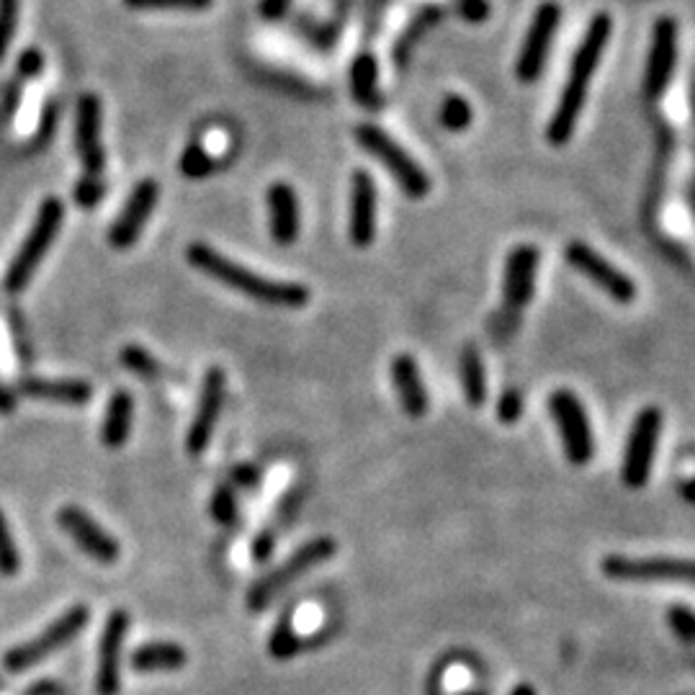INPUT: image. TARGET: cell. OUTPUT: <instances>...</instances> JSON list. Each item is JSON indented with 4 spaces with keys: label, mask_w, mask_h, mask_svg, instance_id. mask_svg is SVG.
<instances>
[{
    "label": "cell",
    "mask_w": 695,
    "mask_h": 695,
    "mask_svg": "<svg viewBox=\"0 0 695 695\" xmlns=\"http://www.w3.org/2000/svg\"><path fill=\"white\" fill-rule=\"evenodd\" d=\"M610 32H614V19H610L608 13H595L593 21L585 29L583 42H580L577 52H574L570 75H566L556 111L549 122L547 140L551 145L562 147L572 140L574 126H577L580 113H583L587 88H591L593 75L598 70L603 49H606V44L610 42Z\"/></svg>",
    "instance_id": "1"
},
{
    "label": "cell",
    "mask_w": 695,
    "mask_h": 695,
    "mask_svg": "<svg viewBox=\"0 0 695 695\" xmlns=\"http://www.w3.org/2000/svg\"><path fill=\"white\" fill-rule=\"evenodd\" d=\"M186 258L194 268H199L201 274H207L214 282L230 286L245 297H251L261 305L271 307H284V309H299L309 301V289L301 284H289V282H276V278H268L263 274H255V271L240 266V263L230 261L227 255H222L214 247L194 243L188 245Z\"/></svg>",
    "instance_id": "2"
},
{
    "label": "cell",
    "mask_w": 695,
    "mask_h": 695,
    "mask_svg": "<svg viewBox=\"0 0 695 695\" xmlns=\"http://www.w3.org/2000/svg\"><path fill=\"white\" fill-rule=\"evenodd\" d=\"M536 271H539V251L533 245H518L508 255L503 282V309L493 317V332L500 343H508V338L520 324V312L531 305Z\"/></svg>",
    "instance_id": "3"
},
{
    "label": "cell",
    "mask_w": 695,
    "mask_h": 695,
    "mask_svg": "<svg viewBox=\"0 0 695 695\" xmlns=\"http://www.w3.org/2000/svg\"><path fill=\"white\" fill-rule=\"evenodd\" d=\"M63 217H65V207L57 196H49V199L42 201L40 211H36V222L24 243H21L16 258L11 261L9 271H5L3 278V289L9 294H19L26 289V284L32 282V276L40 268V263L44 261V255L55 243L59 227H63Z\"/></svg>",
    "instance_id": "4"
},
{
    "label": "cell",
    "mask_w": 695,
    "mask_h": 695,
    "mask_svg": "<svg viewBox=\"0 0 695 695\" xmlns=\"http://www.w3.org/2000/svg\"><path fill=\"white\" fill-rule=\"evenodd\" d=\"M335 551L338 543L332 541L330 536H320V539L307 541L305 547H299L286 562L278 564L276 570H271L268 574H263L258 583L251 587V593H247V608H251L253 614L266 610L268 603L274 600L278 593H284L294 580L305 577L309 570H315V566H320L322 562L335 556Z\"/></svg>",
    "instance_id": "5"
},
{
    "label": "cell",
    "mask_w": 695,
    "mask_h": 695,
    "mask_svg": "<svg viewBox=\"0 0 695 695\" xmlns=\"http://www.w3.org/2000/svg\"><path fill=\"white\" fill-rule=\"evenodd\" d=\"M88 618H90L88 606L67 608L57 621H52L47 629H44L42 633H36L34 639L9 649V652L3 654V670L13 672V675L32 670L34 664L47 660L49 654H55L57 649H63L67 644V641H73L75 637H78V633L88 626Z\"/></svg>",
    "instance_id": "6"
},
{
    "label": "cell",
    "mask_w": 695,
    "mask_h": 695,
    "mask_svg": "<svg viewBox=\"0 0 695 695\" xmlns=\"http://www.w3.org/2000/svg\"><path fill=\"white\" fill-rule=\"evenodd\" d=\"M356 142L368 155L376 157L384 168L391 173L397 186L410 196V199H426L430 194V178L418 163L407 155V150L397 145L387 132L374 124H361L356 130Z\"/></svg>",
    "instance_id": "7"
},
{
    "label": "cell",
    "mask_w": 695,
    "mask_h": 695,
    "mask_svg": "<svg viewBox=\"0 0 695 695\" xmlns=\"http://www.w3.org/2000/svg\"><path fill=\"white\" fill-rule=\"evenodd\" d=\"M551 418L556 422L559 435H562L564 456L574 466H587L595 456V433L587 418L583 402L572 391L559 389L549 399Z\"/></svg>",
    "instance_id": "8"
},
{
    "label": "cell",
    "mask_w": 695,
    "mask_h": 695,
    "mask_svg": "<svg viewBox=\"0 0 695 695\" xmlns=\"http://www.w3.org/2000/svg\"><path fill=\"white\" fill-rule=\"evenodd\" d=\"M662 433V412L657 407H644L633 420L629 441L624 451L621 479L629 489H641L652 477L657 445Z\"/></svg>",
    "instance_id": "9"
},
{
    "label": "cell",
    "mask_w": 695,
    "mask_h": 695,
    "mask_svg": "<svg viewBox=\"0 0 695 695\" xmlns=\"http://www.w3.org/2000/svg\"><path fill=\"white\" fill-rule=\"evenodd\" d=\"M564 258L577 274L591 278L600 291H606L610 299L618 301V305H631V301L637 299V284H633V278L626 276L621 268H616L614 263L603 258V255L598 251H593L587 243L572 240V243L564 247Z\"/></svg>",
    "instance_id": "10"
},
{
    "label": "cell",
    "mask_w": 695,
    "mask_h": 695,
    "mask_svg": "<svg viewBox=\"0 0 695 695\" xmlns=\"http://www.w3.org/2000/svg\"><path fill=\"white\" fill-rule=\"evenodd\" d=\"M603 574L610 580H631V583H654V580H675V583H695V559L680 556H606Z\"/></svg>",
    "instance_id": "11"
},
{
    "label": "cell",
    "mask_w": 695,
    "mask_h": 695,
    "mask_svg": "<svg viewBox=\"0 0 695 695\" xmlns=\"http://www.w3.org/2000/svg\"><path fill=\"white\" fill-rule=\"evenodd\" d=\"M559 19H562V11H559L556 3L549 0V3L539 5L516 63V75L520 82H536L541 78L543 65L549 59V49L554 44Z\"/></svg>",
    "instance_id": "12"
},
{
    "label": "cell",
    "mask_w": 695,
    "mask_h": 695,
    "mask_svg": "<svg viewBox=\"0 0 695 695\" xmlns=\"http://www.w3.org/2000/svg\"><path fill=\"white\" fill-rule=\"evenodd\" d=\"M126 631H130V614L126 610H113L106 618L101 641H98V672H96V693L98 695H119L122 687V649Z\"/></svg>",
    "instance_id": "13"
},
{
    "label": "cell",
    "mask_w": 695,
    "mask_h": 695,
    "mask_svg": "<svg viewBox=\"0 0 695 695\" xmlns=\"http://www.w3.org/2000/svg\"><path fill=\"white\" fill-rule=\"evenodd\" d=\"M224 391H227L224 372L219 366H211L201 382L199 407H196L191 428H188V435H186V449L191 456H199V453L207 451L211 435H214L219 415H222Z\"/></svg>",
    "instance_id": "14"
},
{
    "label": "cell",
    "mask_w": 695,
    "mask_h": 695,
    "mask_svg": "<svg viewBox=\"0 0 695 695\" xmlns=\"http://www.w3.org/2000/svg\"><path fill=\"white\" fill-rule=\"evenodd\" d=\"M57 523L75 543H78L80 551H86V554L90 559H96V562L113 564L119 554H122L119 541L113 539L111 533H106L86 510L78 508V505H65V508L57 512Z\"/></svg>",
    "instance_id": "15"
},
{
    "label": "cell",
    "mask_w": 695,
    "mask_h": 695,
    "mask_svg": "<svg viewBox=\"0 0 695 695\" xmlns=\"http://www.w3.org/2000/svg\"><path fill=\"white\" fill-rule=\"evenodd\" d=\"M157 196H161V186L150 178L140 180V184L132 188L122 214H119V219L111 224V230H109L111 247H117V251H126V247H132L134 243H137L142 235V227L147 224L150 214H153V209L157 207Z\"/></svg>",
    "instance_id": "16"
},
{
    "label": "cell",
    "mask_w": 695,
    "mask_h": 695,
    "mask_svg": "<svg viewBox=\"0 0 695 695\" xmlns=\"http://www.w3.org/2000/svg\"><path fill=\"white\" fill-rule=\"evenodd\" d=\"M677 65V24L672 19H660L652 32V47H649L647 75H644V93L647 98H662L668 90L672 73Z\"/></svg>",
    "instance_id": "17"
},
{
    "label": "cell",
    "mask_w": 695,
    "mask_h": 695,
    "mask_svg": "<svg viewBox=\"0 0 695 695\" xmlns=\"http://www.w3.org/2000/svg\"><path fill=\"white\" fill-rule=\"evenodd\" d=\"M75 150H78L86 176L101 178L106 165L101 145V101L93 93H86L78 101V113H75Z\"/></svg>",
    "instance_id": "18"
},
{
    "label": "cell",
    "mask_w": 695,
    "mask_h": 695,
    "mask_svg": "<svg viewBox=\"0 0 695 695\" xmlns=\"http://www.w3.org/2000/svg\"><path fill=\"white\" fill-rule=\"evenodd\" d=\"M351 243L368 247L376 238V184L366 170H356L351 180V222H348Z\"/></svg>",
    "instance_id": "19"
},
{
    "label": "cell",
    "mask_w": 695,
    "mask_h": 695,
    "mask_svg": "<svg viewBox=\"0 0 695 695\" xmlns=\"http://www.w3.org/2000/svg\"><path fill=\"white\" fill-rule=\"evenodd\" d=\"M268 211L274 243L282 247L297 243L301 232V207L297 191L289 184H274L268 188Z\"/></svg>",
    "instance_id": "20"
},
{
    "label": "cell",
    "mask_w": 695,
    "mask_h": 695,
    "mask_svg": "<svg viewBox=\"0 0 695 695\" xmlns=\"http://www.w3.org/2000/svg\"><path fill=\"white\" fill-rule=\"evenodd\" d=\"M391 384H395L399 407L410 415V418H422L430 407V397L426 389V382H422L418 361L407 353H399V356L391 361Z\"/></svg>",
    "instance_id": "21"
},
{
    "label": "cell",
    "mask_w": 695,
    "mask_h": 695,
    "mask_svg": "<svg viewBox=\"0 0 695 695\" xmlns=\"http://www.w3.org/2000/svg\"><path fill=\"white\" fill-rule=\"evenodd\" d=\"M19 391L32 399L82 407L90 402L96 389L82 379H42V376H26V379L19 382Z\"/></svg>",
    "instance_id": "22"
},
{
    "label": "cell",
    "mask_w": 695,
    "mask_h": 695,
    "mask_svg": "<svg viewBox=\"0 0 695 695\" xmlns=\"http://www.w3.org/2000/svg\"><path fill=\"white\" fill-rule=\"evenodd\" d=\"M132 415H134V399L130 391L119 389L109 397V405H106L103 415V426H101V441L106 449L117 451L122 449L130 438L132 430Z\"/></svg>",
    "instance_id": "23"
},
{
    "label": "cell",
    "mask_w": 695,
    "mask_h": 695,
    "mask_svg": "<svg viewBox=\"0 0 695 695\" xmlns=\"http://www.w3.org/2000/svg\"><path fill=\"white\" fill-rule=\"evenodd\" d=\"M186 649L176 641H147L134 649L132 668L147 675V672H176L186 664Z\"/></svg>",
    "instance_id": "24"
},
{
    "label": "cell",
    "mask_w": 695,
    "mask_h": 695,
    "mask_svg": "<svg viewBox=\"0 0 695 695\" xmlns=\"http://www.w3.org/2000/svg\"><path fill=\"white\" fill-rule=\"evenodd\" d=\"M351 90L356 103L366 109H376L382 103L379 96V63L372 52H361L351 65Z\"/></svg>",
    "instance_id": "25"
},
{
    "label": "cell",
    "mask_w": 695,
    "mask_h": 695,
    "mask_svg": "<svg viewBox=\"0 0 695 695\" xmlns=\"http://www.w3.org/2000/svg\"><path fill=\"white\" fill-rule=\"evenodd\" d=\"M461 389H464L466 402L472 407H482L487 399V372L485 361L474 345L461 351Z\"/></svg>",
    "instance_id": "26"
},
{
    "label": "cell",
    "mask_w": 695,
    "mask_h": 695,
    "mask_svg": "<svg viewBox=\"0 0 695 695\" xmlns=\"http://www.w3.org/2000/svg\"><path fill=\"white\" fill-rule=\"evenodd\" d=\"M301 647H305V639H301L297 629H294L291 616H284L268 639L271 657H274V660H291L294 654L301 652Z\"/></svg>",
    "instance_id": "27"
},
{
    "label": "cell",
    "mask_w": 695,
    "mask_h": 695,
    "mask_svg": "<svg viewBox=\"0 0 695 695\" xmlns=\"http://www.w3.org/2000/svg\"><path fill=\"white\" fill-rule=\"evenodd\" d=\"M178 165H180V173H184L186 178L199 180V178H207L209 173L217 168V161L207 153V150H203L201 142L194 140L191 145L184 150V155H180Z\"/></svg>",
    "instance_id": "28"
},
{
    "label": "cell",
    "mask_w": 695,
    "mask_h": 695,
    "mask_svg": "<svg viewBox=\"0 0 695 695\" xmlns=\"http://www.w3.org/2000/svg\"><path fill=\"white\" fill-rule=\"evenodd\" d=\"M21 570V556L16 549V539H13L9 520H5L3 510H0V574L3 577H16Z\"/></svg>",
    "instance_id": "29"
},
{
    "label": "cell",
    "mask_w": 695,
    "mask_h": 695,
    "mask_svg": "<svg viewBox=\"0 0 695 695\" xmlns=\"http://www.w3.org/2000/svg\"><path fill=\"white\" fill-rule=\"evenodd\" d=\"M472 106L466 98L449 96L441 106V124L449 132H464L472 124Z\"/></svg>",
    "instance_id": "30"
},
{
    "label": "cell",
    "mask_w": 695,
    "mask_h": 695,
    "mask_svg": "<svg viewBox=\"0 0 695 695\" xmlns=\"http://www.w3.org/2000/svg\"><path fill=\"white\" fill-rule=\"evenodd\" d=\"M122 364L134 372L137 376H145V379H153V376L161 374V366L157 361L150 356L145 348L140 345H126L122 351Z\"/></svg>",
    "instance_id": "31"
},
{
    "label": "cell",
    "mask_w": 695,
    "mask_h": 695,
    "mask_svg": "<svg viewBox=\"0 0 695 695\" xmlns=\"http://www.w3.org/2000/svg\"><path fill=\"white\" fill-rule=\"evenodd\" d=\"M21 0H0V59L9 52L19 24Z\"/></svg>",
    "instance_id": "32"
},
{
    "label": "cell",
    "mask_w": 695,
    "mask_h": 695,
    "mask_svg": "<svg viewBox=\"0 0 695 695\" xmlns=\"http://www.w3.org/2000/svg\"><path fill=\"white\" fill-rule=\"evenodd\" d=\"M130 9L140 11H155V9H168V11H207L214 0H124Z\"/></svg>",
    "instance_id": "33"
},
{
    "label": "cell",
    "mask_w": 695,
    "mask_h": 695,
    "mask_svg": "<svg viewBox=\"0 0 695 695\" xmlns=\"http://www.w3.org/2000/svg\"><path fill=\"white\" fill-rule=\"evenodd\" d=\"M211 516L222 526H230L238 518V497L232 485H219L214 497H211Z\"/></svg>",
    "instance_id": "34"
},
{
    "label": "cell",
    "mask_w": 695,
    "mask_h": 695,
    "mask_svg": "<svg viewBox=\"0 0 695 695\" xmlns=\"http://www.w3.org/2000/svg\"><path fill=\"white\" fill-rule=\"evenodd\" d=\"M438 16H441V13H438V9L422 11L420 16L412 21L410 29H407V32H402V40H399V44H397V63H402V59L410 55V49L415 47V42H418V36L426 32V29L433 24Z\"/></svg>",
    "instance_id": "35"
},
{
    "label": "cell",
    "mask_w": 695,
    "mask_h": 695,
    "mask_svg": "<svg viewBox=\"0 0 695 695\" xmlns=\"http://www.w3.org/2000/svg\"><path fill=\"white\" fill-rule=\"evenodd\" d=\"M668 624L680 639L687 641V644H695V610L685 606H672L668 614Z\"/></svg>",
    "instance_id": "36"
},
{
    "label": "cell",
    "mask_w": 695,
    "mask_h": 695,
    "mask_svg": "<svg viewBox=\"0 0 695 695\" xmlns=\"http://www.w3.org/2000/svg\"><path fill=\"white\" fill-rule=\"evenodd\" d=\"M520 415H523V397H520V391H503L500 402H497V418H500L505 426H512V422L520 420Z\"/></svg>",
    "instance_id": "37"
},
{
    "label": "cell",
    "mask_w": 695,
    "mask_h": 695,
    "mask_svg": "<svg viewBox=\"0 0 695 695\" xmlns=\"http://www.w3.org/2000/svg\"><path fill=\"white\" fill-rule=\"evenodd\" d=\"M103 194H106V186H103L101 178L86 176L78 186H75V201H78L80 207H86V209L96 207V203L103 199Z\"/></svg>",
    "instance_id": "38"
},
{
    "label": "cell",
    "mask_w": 695,
    "mask_h": 695,
    "mask_svg": "<svg viewBox=\"0 0 695 695\" xmlns=\"http://www.w3.org/2000/svg\"><path fill=\"white\" fill-rule=\"evenodd\" d=\"M453 11L470 24H482L489 19V3L487 0H453Z\"/></svg>",
    "instance_id": "39"
},
{
    "label": "cell",
    "mask_w": 695,
    "mask_h": 695,
    "mask_svg": "<svg viewBox=\"0 0 695 695\" xmlns=\"http://www.w3.org/2000/svg\"><path fill=\"white\" fill-rule=\"evenodd\" d=\"M44 70V57L40 49H26L24 55H21L19 59V73L24 75V78H40Z\"/></svg>",
    "instance_id": "40"
},
{
    "label": "cell",
    "mask_w": 695,
    "mask_h": 695,
    "mask_svg": "<svg viewBox=\"0 0 695 695\" xmlns=\"http://www.w3.org/2000/svg\"><path fill=\"white\" fill-rule=\"evenodd\" d=\"M55 119H57V111H55V106L49 103L47 109H44V113H42V124H40V130H36L34 147L47 145V140L52 137V130H55Z\"/></svg>",
    "instance_id": "41"
},
{
    "label": "cell",
    "mask_w": 695,
    "mask_h": 695,
    "mask_svg": "<svg viewBox=\"0 0 695 695\" xmlns=\"http://www.w3.org/2000/svg\"><path fill=\"white\" fill-rule=\"evenodd\" d=\"M291 0H261V16L263 19H282Z\"/></svg>",
    "instance_id": "42"
},
{
    "label": "cell",
    "mask_w": 695,
    "mask_h": 695,
    "mask_svg": "<svg viewBox=\"0 0 695 695\" xmlns=\"http://www.w3.org/2000/svg\"><path fill=\"white\" fill-rule=\"evenodd\" d=\"M271 549H274V536L271 533H258L253 541V559H258V562H263V559H268Z\"/></svg>",
    "instance_id": "43"
},
{
    "label": "cell",
    "mask_w": 695,
    "mask_h": 695,
    "mask_svg": "<svg viewBox=\"0 0 695 695\" xmlns=\"http://www.w3.org/2000/svg\"><path fill=\"white\" fill-rule=\"evenodd\" d=\"M232 479H235L238 485L253 487L255 479H258V472H255L253 466H240V470H235V474H232Z\"/></svg>",
    "instance_id": "44"
},
{
    "label": "cell",
    "mask_w": 695,
    "mask_h": 695,
    "mask_svg": "<svg viewBox=\"0 0 695 695\" xmlns=\"http://www.w3.org/2000/svg\"><path fill=\"white\" fill-rule=\"evenodd\" d=\"M677 495L683 497V500L687 503V505H695V477H691V479H685V482H680V487H677Z\"/></svg>",
    "instance_id": "45"
},
{
    "label": "cell",
    "mask_w": 695,
    "mask_h": 695,
    "mask_svg": "<svg viewBox=\"0 0 695 695\" xmlns=\"http://www.w3.org/2000/svg\"><path fill=\"white\" fill-rule=\"evenodd\" d=\"M13 407H16V402H13V395L9 389L0 387V412H9V410H13Z\"/></svg>",
    "instance_id": "46"
},
{
    "label": "cell",
    "mask_w": 695,
    "mask_h": 695,
    "mask_svg": "<svg viewBox=\"0 0 695 695\" xmlns=\"http://www.w3.org/2000/svg\"><path fill=\"white\" fill-rule=\"evenodd\" d=\"M512 695H536V691L531 685H518L516 691H512Z\"/></svg>",
    "instance_id": "47"
},
{
    "label": "cell",
    "mask_w": 695,
    "mask_h": 695,
    "mask_svg": "<svg viewBox=\"0 0 695 695\" xmlns=\"http://www.w3.org/2000/svg\"><path fill=\"white\" fill-rule=\"evenodd\" d=\"M472 695H482V693H472Z\"/></svg>",
    "instance_id": "48"
}]
</instances>
